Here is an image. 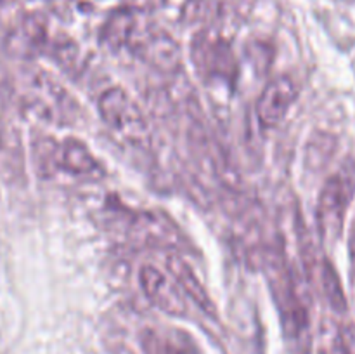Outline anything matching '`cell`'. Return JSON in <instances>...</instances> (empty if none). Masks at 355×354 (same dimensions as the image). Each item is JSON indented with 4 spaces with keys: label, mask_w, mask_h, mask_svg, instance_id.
Listing matches in <instances>:
<instances>
[{
    "label": "cell",
    "mask_w": 355,
    "mask_h": 354,
    "mask_svg": "<svg viewBox=\"0 0 355 354\" xmlns=\"http://www.w3.org/2000/svg\"><path fill=\"white\" fill-rule=\"evenodd\" d=\"M263 259L266 276L279 314L281 332L288 353L311 354L314 347V330L307 278L291 266L284 253L274 250Z\"/></svg>",
    "instance_id": "1"
},
{
    "label": "cell",
    "mask_w": 355,
    "mask_h": 354,
    "mask_svg": "<svg viewBox=\"0 0 355 354\" xmlns=\"http://www.w3.org/2000/svg\"><path fill=\"white\" fill-rule=\"evenodd\" d=\"M355 198V160L347 158L326 179L315 207V224L324 245L340 239L345 226L347 212Z\"/></svg>",
    "instance_id": "2"
},
{
    "label": "cell",
    "mask_w": 355,
    "mask_h": 354,
    "mask_svg": "<svg viewBox=\"0 0 355 354\" xmlns=\"http://www.w3.org/2000/svg\"><path fill=\"white\" fill-rule=\"evenodd\" d=\"M97 111L113 134L132 146L149 144V127L144 113L123 87H110L97 99Z\"/></svg>",
    "instance_id": "3"
},
{
    "label": "cell",
    "mask_w": 355,
    "mask_h": 354,
    "mask_svg": "<svg viewBox=\"0 0 355 354\" xmlns=\"http://www.w3.org/2000/svg\"><path fill=\"white\" fill-rule=\"evenodd\" d=\"M139 285L142 294L158 311L173 318H182L187 314V297L175 278L166 269H162L156 264H144L139 269Z\"/></svg>",
    "instance_id": "4"
},
{
    "label": "cell",
    "mask_w": 355,
    "mask_h": 354,
    "mask_svg": "<svg viewBox=\"0 0 355 354\" xmlns=\"http://www.w3.org/2000/svg\"><path fill=\"white\" fill-rule=\"evenodd\" d=\"M193 61L198 73L208 82H234V54L231 45L220 37H210L208 33L196 37L193 45Z\"/></svg>",
    "instance_id": "5"
},
{
    "label": "cell",
    "mask_w": 355,
    "mask_h": 354,
    "mask_svg": "<svg viewBox=\"0 0 355 354\" xmlns=\"http://www.w3.org/2000/svg\"><path fill=\"white\" fill-rule=\"evenodd\" d=\"M300 87L290 75H277L267 82L257 101V118L263 128H274L283 124L291 106L297 103Z\"/></svg>",
    "instance_id": "6"
},
{
    "label": "cell",
    "mask_w": 355,
    "mask_h": 354,
    "mask_svg": "<svg viewBox=\"0 0 355 354\" xmlns=\"http://www.w3.org/2000/svg\"><path fill=\"white\" fill-rule=\"evenodd\" d=\"M52 163L55 169L75 177L99 179L106 172L89 146L76 137H66L61 142H55L52 148Z\"/></svg>",
    "instance_id": "7"
},
{
    "label": "cell",
    "mask_w": 355,
    "mask_h": 354,
    "mask_svg": "<svg viewBox=\"0 0 355 354\" xmlns=\"http://www.w3.org/2000/svg\"><path fill=\"white\" fill-rule=\"evenodd\" d=\"M165 266L166 271L175 278L177 285L184 292L187 301L193 302L200 311H203L210 318H217V305H215L210 292L207 290V287L200 280L196 271L193 269V266L187 260H184L180 255H177V253H168L166 255Z\"/></svg>",
    "instance_id": "8"
},
{
    "label": "cell",
    "mask_w": 355,
    "mask_h": 354,
    "mask_svg": "<svg viewBox=\"0 0 355 354\" xmlns=\"http://www.w3.org/2000/svg\"><path fill=\"white\" fill-rule=\"evenodd\" d=\"M314 283H318L319 292L326 298L333 312H336V314L347 312L349 304H347V295L343 292L342 280H340L338 271L335 269L331 260L326 259V257L319 259L318 266H315L314 273H312L311 285Z\"/></svg>",
    "instance_id": "9"
},
{
    "label": "cell",
    "mask_w": 355,
    "mask_h": 354,
    "mask_svg": "<svg viewBox=\"0 0 355 354\" xmlns=\"http://www.w3.org/2000/svg\"><path fill=\"white\" fill-rule=\"evenodd\" d=\"M144 346L148 354H196L193 349L184 346V344L175 342V340L168 339V337L156 335V333H149Z\"/></svg>",
    "instance_id": "10"
},
{
    "label": "cell",
    "mask_w": 355,
    "mask_h": 354,
    "mask_svg": "<svg viewBox=\"0 0 355 354\" xmlns=\"http://www.w3.org/2000/svg\"><path fill=\"white\" fill-rule=\"evenodd\" d=\"M349 273H350V288H352V298L355 302V224L350 231L349 238Z\"/></svg>",
    "instance_id": "11"
}]
</instances>
